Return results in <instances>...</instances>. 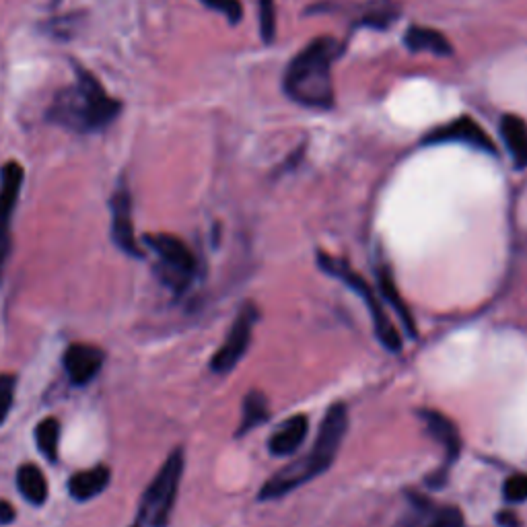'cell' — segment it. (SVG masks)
I'll return each instance as SVG.
<instances>
[{
	"label": "cell",
	"mask_w": 527,
	"mask_h": 527,
	"mask_svg": "<svg viewBox=\"0 0 527 527\" xmlns=\"http://www.w3.org/2000/svg\"><path fill=\"white\" fill-rule=\"evenodd\" d=\"M404 44L410 52H431L435 56H451L453 54V46L449 44L445 35L439 29H431V27L412 25L406 31Z\"/></svg>",
	"instance_id": "obj_15"
},
{
	"label": "cell",
	"mask_w": 527,
	"mask_h": 527,
	"mask_svg": "<svg viewBox=\"0 0 527 527\" xmlns=\"http://www.w3.org/2000/svg\"><path fill=\"white\" fill-rule=\"evenodd\" d=\"M499 521H501V525H511V527H517V525H519L513 513H503V515H499Z\"/></svg>",
	"instance_id": "obj_27"
},
{
	"label": "cell",
	"mask_w": 527,
	"mask_h": 527,
	"mask_svg": "<svg viewBox=\"0 0 527 527\" xmlns=\"http://www.w3.org/2000/svg\"><path fill=\"white\" fill-rule=\"evenodd\" d=\"M184 474V451L175 449L140 499L132 527H167Z\"/></svg>",
	"instance_id": "obj_4"
},
{
	"label": "cell",
	"mask_w": 527,
	"mask_h": 527,
	"mask_svg": "<svg viewBox=\"0 0 527 527\" xmlns=\"http://www.w3.org/2000/svg\"><path fill=\"white\" fill-rule=\"evenodd\" d=\"M441 143H464V145H470L490 155L497 153L493 140H490L484 128L470 116H462L458 120H451L443 126H437L429 130L427 136L423 138V145H441Z\"/></svg>",
	"instance_id": "obj_8"
},
{
	"label": "cell",
	"mask_w": 527,
	"mask_h": 527,
	"mask_svg": "<svg viewBox=\"0 0 527 527\" xmlns=\"http://www.w3.org/2000/svg\"><path fill=\"white\" fill-rule=\"evenodd\" d=\"M58 441H60V425L56 418H46L35 427V443H38V449L42 451L48 462L58 460Z\"/></svg>",
	"instance_id": "obj_19"
},
{
	"label": "cell",
	"mask_w": 527,
	"mask_h": 527,
	"mask_svg": "<svg viewBox=\"0 0 527 527\" xmlns=\"http://www.w3.org/2000/svg\"><path fill=\"white\" fill-rule=\"evenodd\" d=\"M464 517L455 507H439L425 497H414L410 511L396 527H462Z\"/></svg>",
	"instance_id": "obj_10"
},
{
	"label": "cell",
	"mask_w": 527,
	"mask_h": 527,
	"mask_svg": "<svg viewBox=\"0 0 527 527\" xmlns=\"http://www.w3.org/2000/svg\"><path fill=\"white\" fill-rule=\"evenodd\" d=\"M318 264L320 268L330 274V276H336L338 280H342V283L346 287L353 289L361 299L363 303L367 305L369 313H371V320H373V328H375V334L379 338V342L392 350V353H400L402 350V338H400V332L396 330V326L390 322L388 313L383 311L381 307V301L379 297L375 295V291L371 289V285L367 283V280L357 272L350 268L344 260H338V258H332L328 254H318Z\"/></svg>",
	"instance_id": "obj_5"
},
{
	"label": "cell",
	"mask_w": 527,
	"mask_h": 527,
	"mask_svg": "<svg viewBox=\"0 0 527 527\" xmlns=\"http://www.w3.org/2000/svg\"><path fill=\"white\" fill-rule=\"evenodd\" d=\"M15 388H17V377L11 373L0 375V425L5 423L15 400Z\"/></svg>",
	"instance_id": "obj_22"
},
{
	"label": "cell",
	"mask_w": 527,
	"mask_h": 527,
	"mask_svg": "<svg viewBox=\"0 0 527 527\" xmlns=\"http://www.w3.org/2000/svg\"><path fill=\"white\" fill-rule=\"evenodd\" d=\"M15 517H17L15 507H13L11 503H7V501H0V525H9V523H13Z\"/></svg>",
	"instance_id": "obj_26"
},
{
	"label": "cell",
	"mask_w": 527,
	"mask_h": 527,
	"mask_svg": "<svg viewBox=\"0 0 527 527\" xmlns=\"http://www.w3.org/2000/svg\"><path fill=\"white\" fill-rule=\"evenodd\" d=\"M64 371L73 385H87L103 365V350L91 344H70L62 357Z\"/></svg>",
	"instance_id": "obj_11"
},
{
	"label": "cell",
	"mask_w": 527,
	"mask_h": 527,
	"mask_svg": "<svg viewBox=\"0 0 527 527\" xmlns=\"http://www.w3.org/2000/svg\"><path fill=\"white\" fill-rule=\"evenodd\" d=\"M346 429H348V410L344 404L336 402L326 412L318 439H315L307 458H301L295 464H289L287 468L274 474L262 486L258 499L260 501L280 499V497L293 493L295 488L307 484L309 480L322 476L334 464L338 449L342 445V439L346 435Z\"/></svg>",
	"instance_id": "obj_2"
},
{
	"label": "cell",
	"mask_w": 527,
	"mask_h": 527,
	"mask_svg": "<svg viewBox=\"0 0 527 527\" xmlns=\"http://www.w3.org/2000/svg\"><path fill=\"white\" fill-rule=\"evenodd\" d=\"M309 431V420L305 414H297L293 418H289L283 427H278V431L272 435L268 449L274 455H291L295 453Z\"/></svg>",
	"instance_id": "obj_14"
},
{
	"label": "cell",
	"mask_w": 527,
	"mask_h": 527,
	"mask_svg": "<svg viewBox=\"0 0 527 527\" xmlns=\"http://www.w3.org/2000/svg\"><path fill=\"white\" fill-rule=\"evenodd\" d=\"M338 42L322 35L309 42L287 66L285 93L303 108L330 110L334 105L332 64L338 58Z\"/></svg>",
	"instance_id": "obj_3"
},
{
	"label": "cell",
	"mask_w": 527,
	"mask_h": 527,
	"mask_svg": "<svg viewBox=\"0 0 527 527\" xmlns=\"http://www.w3.org/2000/svg\"><path fill=\"white\" fill-rule=\"evenodd\" d=\"M17 488H19L21 497L29 505L40 507L48 499V482H46V476L42 474V470L38 466L25 464V466L19 468V472H17Z\"/></svg>",
	"instance_id": "obj_17"
},
{
	"label": "cell",
	"mask_w": 527,
	"mask_h": 527,
	"mask_svg": "<svg viewBox=\"0 0 527 527\" xmlns=\"http://www.w3.org/2000/svg\"><path fill=\"white\" fill-rule=\"evenodd\" d=\"M122 105L81 64L75 66V83L60 89L46 112V120L73 132H99L120 114Z\"/></svg>",
	"instance_id": "obj_1"
},
{
	"label": "cell",
	"mask_w": 527,
	"mask_h": 527,
	"mask_svg": "<svg viewBox=\"0 0 527 527\" xmlns=\"http://www.w3.org/2000/svg\"><path fill=\"white\" fill-rule=\"evenodd\" d=\"M505 499L509 503L527 501V474H513L505 482Z\"/></svg>",
	"instance_id": "obj_24"
},
{
	"label": "cell",
	"mask_w": 527,
	"mask_h": 527,
	"mask_svg": "<svg viewBox=\"0 0 527 527\" xmlns=\"http://www.w3.org/2000/svg\"><path fill=\"white\" fill-rule=\"evenodd\" d=\"M145 243L157 254V274L175 293L184 291L196 272V258L188 245L173 235H147Z\"/></svg>",
	"instance_id": "obj_6"
},
{
	"label": "cell",
	"mask_w": 527,
	"mask_h": 527,
	"mask_svg": "<svg viewBox=\"0 0 527 527\" xmlns=\"http://www.w3.org/2000/svg\"><path fill=\"white\" fill-rule=\"evenodd\" d=\"M260 33L264 44H272L276 38V3L260 0Z\"/></svg>",
	"instance_id": "obj_21"
},
{
	"label": "cell",
	"mask_w": 527,
	"mask_h": 527,
	"mask_svg": "<svg viewBox=\"0 0 527 527\" xmlns=\"http://www.w3.org/2000/svg\"><path fill=\"white\" fill-rule=\"evenodd\" d=\"M112 472L108 466H95L87 472H77L68 480V493L75 501H91L108 488Z\"/></svg>",
	"instance_id": "obj_13"
},
{
	"label": "cell",
	"mask_w": 527,
	"mask_h": 527,
	"mask_svg": "<svg viewBox=\"0 0 527 527\" xmlns=\"http://www.w3.org/2000/svg\"><path fill=\"white\" fill-rule=\"evenodd\" d=\"M501 134H503L505 147L515 167L525 169L527 167V124L519 116L507 114L501 120Z\"/></svg>",
	"instance_id": "obj_16"
},
{
	"label": "cell",
	"mask_w": 527,
	"mask_h": 527,
	"mask_svg": "<svg viewBox=\"0 0 527 527\" xmlns=\"http://www.w3.org/2000/svg\"><path fill=\"white\" fill-rule=\"evenodd\" d=\"M202 5L225 15L231 25H237L243 17V7H241L239 0H202Z\"/></svg>",
	"instance_id": "obj_23"
},
{
	"label": "cell",
	"mask_w": 527,
	"mask_h": 527,
	"mask_svg": "<svg viewBox=\"0 0 527 527\" xmlns=\"http://www.w3.org/2000/svg\"><path fill=\"white\" fill-rule=\"evenodd\" d=\"M11 219L13 215L0 213V274H3L5 262L11 254Z\"/></svg>",
	"instance_id": "obj_25"
},
{
	"label": "cell",
	"mask_w": 527,
	"mask_h": 527,
	"mask_svg": "<svg viewBox=\"0 0 527 527\" xmlns=\"http://www.w3.org/2000/svg\"><path fill=\"white\" fill-rule=\"evenodd\" d=\"M420 416H423L425 420L429 435L443 445L445 455H447V464L458 460L460 449H462V439H460L458 427H455L453 420H449L437 410H420Z\"/></svg>",
	"instance_id": "obj_12"
},
{
	"label": "cell",
	"mask_w": 527,
	"mask_h": 527,
	"mask_svg": "<svg viewBox=\"0 0 527 527\" xmlns=\"http://www.w3.org/2000/svg\"><path fill=\"white\" fill-rule=\"evenodd\" d=\"M110 210H112V241L124 254L132 258H143V252H140L134 239L132 196L124 184L114 192L110 200Z\"/></svg>",
	"instance_id": "obj_9"
},
{
	"label": "cell",
	"mask_w": 527,
	"mask_h": 527,
	"mask_svg": "<svg viewBox=\"0 0 527 527\" xmlns=\"http://www.w3.org/2000/svg\"><path fill=\"white\" fill-rule=\"evenodd\" d=\"M270 416L268 402L264 394L260 392H250L243 400V412H241V425L237 429V437H243L245 433L254 431L256 427L264 425Z\"/></svg>",
	"instance_id": "obj_18"
},
{
	"label": "cell",
	"mask_w": 527,
	"mask_h": 527,
	"mask_svg": "<svg viewBox=\"0 0 527 527\" xmlns=\"http://www.w3.org/2000/svg\"><path fill=\"white\" fill-rule=\"evenodd\" d=\"M379 287H381V291H383V295H385V299H388V303L400 313V318L404 320V324H406V328H408V332L414 336L416 334V330H414V322H412V315H410V311L406 309V305H404V301H402V297L398 295V291H396V285H394V280H392V276H390V272L388 270H381L379 272Z\"/></svg>",
	"instance_id": "obj_20"
},
{
	"label": "cell",
	"mask_w": 527,
	"mask_h": 527,
	"mask_svg": "<svg viewBox=\"0 0 527 527\" xmlns=\"http://www.w3.org/2000/svg\"><path fill=\"white\" fill-rule=\"evenodd\" d=\"M256 322H258V309L254 305H245L235 318L227 334V340L217 350L213 361H210V369L223 375V373H229L243 359L245 350H248L252 342Z\"/></svg>",
	"instance_id": "obj_7"
}]
</instances>
